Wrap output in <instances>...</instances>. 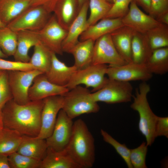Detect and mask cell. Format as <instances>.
Here are the masks:
<instances>
[{
    "label": "cell",
    "mask_w": 168,
    "mask_h": 168,
    "mask_svg": "<svg viewBox=\"0 0 168 168\" xmlns=\"http://www.w3.org/2000/svg\"><path fill=\"white\" fill-rule=\"evenodd\" d=\"M44 100L30 101L21 105L12 99L2 108L4 127L22 135L36 137L40 129Z\"/></svg>",
    "instance_id": "1"
},
{
    "label": "cell",
    "mask_w": 168,
    "mask_h": 168,
    "mask_svg": "<svg viewBox=\"0 0 168 168\" xmlns=\"http://www.w3.org/2000/svg\"><path fill=\"white\" fill-rule=\"evenodd\" d=\"M94 142L85 123L78 119L73 122L72 135L65 150L80 168H90L95 161Z\"/></svg>",
    "instance_id": "2"
},
{
    "label": "cell",
    "mask_w": 168,
    "mask_h": 168,
    "mask_svg": "<svg viewBox=\"0 0 168 168\" xmlns=\"http://www.w3.org/2000/svg\"><path fill=\"white\" fill-rule=\"evenodd\" d=\"M150 90L149 85L143 82L136 89L135 96H133V102L130 105L132 109L138 113L139 129L145 137L148 146H151L156 138L155 129L158 116L152 111L147 99V95Z\"/></svg>",
    "instance_id": "3"
},
{
    "label": "cell",
    "mask_w": 168,
    "mask_h": 168,
    "mask_svg": "<svg viewBox=\"0 0 168 168\" xmlns=\"http://www.w3.org/2000/svg\"><path fill=\"white\" fill-rule=\"evenodd\" d=\"M63 96L62 109L72 119L83 114L97 113L100 110L97 102L92 99L91 93L86 87L77 86Z\"/></svg>",
    "instance_id": "4"
},
{
    "label": "cell",
    "mask_w": 168,
    "mask_h": 168,
    "mask_svg": "<svg viewBox=\"0 0 168 168\" xmlns=\"http://www.w3.org/2000/svg\"><path fill=\"white\" fill-rule=\"evenodd\" d=\"M133 87L129 82L107 78L104 86L99 90L91 93L96 102L113 104L130 102L133 95Z\"/></svg>",
    "instance_id": "5"
},
{
    "label": "cell",
    "mask_w": 168,
    "mask_h": 168,
    "mask_svg": "<svg viewBox=\"0 0 168 168\" xmlns=\"http://www.w3.org/2000/svg\"><path fill=\"white\" fill-rule=\"evenodd\" d=\"M51 13L42 6H31L6 26L16 32L21 30L38 31L46 24Z\"/></svg>",
    "instance_id": "6"
},
{
    "label": "cell",
    "mask_w": 168,
    "mask_h": 168,
    "mask_svg": "<svg viewBox=\"0 0 168 168\" xmlns=\"http://www.w3.org/2000/svg\"><path fill=\"white\" fill-rule=\"evenodd\" d=\"M108 66L106 64H91L80 69H77L66 86L69 90L81 85L86 88L92 87L93 92L100 89L106 82L105 77Z\"/></svg>",
    "instance_id": "7"
},
{
    "label": "cell",
    "mask_w": 168,
    "mask_h": 168,
    "mask_svg": "<svg viewBox=\"0 0 168 168\" xmlns=\"http://www.w3.org/2000/svg\"><path fill=\"white\" fill-rule=\"evenodd\" d=\"M7 72L13 99L19 104L27 103L30 101L29 90L34 79L38 75L44 73L36 69Z\"/></svg>",
    "instance_id": "8"
},
{
    "label": "cell",
    "mask_w": 168,
    "mask_h": 168,
    "mask_svg": "<svg viewBox=\"0 0 168 168\" xmlns=\"http://www.w3.org/2000/svg\"><path fill=\"white\" fill-rule=\"evenodd\" d=\"M73 124L72 119L61 109L51 134L45 139L48 147L56 151L65 150L72 135Z\"/></svg>",
    "instance_id": "9"
},
{
    "label": "cell",
    "mask_w": 168,
    "mask_h": 168,
    "mask_svg": "<svg viewBox=\"0 0 168 168\" xmlns=\"http://www.w3.org/2000/svg\"><path fill=\"white\" fill-rule=\"evenodd\" d=\"M127 63L120 55L112 41L110 34L105 35L95 42L91 64L120 66Z\"/></svg>",
    "instance_id": "10"
},
{
    "label": "cell",
    "mask_w": 168,
    "mask_h": 168,
    "mask_svg": "<svg viewBox=\"0 0 168 168\" xmlns=\"http://www.w3.org/2000/svg\"><path fill=\"white\" fill-rule=\"evenodd\" d=\"M106 74L110 79L129 82L133 81L146 82L152 77L153 74L145 64L131 62L120 66L108 65Z\"/></svg>",
    "instance_id": "11"
},
{
    "label": "cell",
    "mask_w": 168,
    "mask_h": 168,
    "mask_svg": "<svg viewBox=\"0 0 168 168\" xmlns=\"http://www.w3.org/2000/svg\"><path fill=\"white\" fill-rule=\"evenodd\" d=\"M40 42L55 54L62 55V44L68 30L58 22L54 14L40 30L37 31Z\"/></svg>",
    "instance_id": "12"
},
{
    "label": "cell",
    "mask_w": 168,
    "mask_h": 168,
    "mask_svg": "<svg viewBox=\"0 0 168 168\" xmlns=\"http://www.w3.org/2000/svg\"><path fill=\"white\" fill-rule=\"evenodd\" d=\"M43 100L40 129L37 137L46 139L53 132L58 114L62 108L63 97L61 95L54 96Z\"/></svg>",
    "instance_id": "13"
},
{
    "label": "cell",
    "mask_w": 168,
    "mask_h": 168,
    "mask_svg": "<svg viewBox=\"0 0 168 168\" xmlns=\"http://www.w3.org/2000/svg\"><path fill=\"white\" fill-rule=\"evenodd\" d=\"M121 20L124 26L143 34L161 23L141 10L133 0L130 4L128 13Z\"/></svg>",
    "instance_id": "14"
},
{
    "label": "cell",
    "mask_w": 168,
    "mask_h": 168,
    "mask_svg": "<svg viewBox=\"0 0 168 168\" xmlns=\"http://www.w3.org/2000/svg\"><path fill=\"white\" fill-rule=\"evenodd\" d=\"M69 90L66 87L51 82L45 74L43 73L34 79L29 90V98L30 101H34L43 100L54 96H63Z\"/></svg>",
    "instance_id": "15"
},
{
    "label": "cell",
    "mask_w": 168,
    "mask_h": 168,
    "mask_svg": "<svg viewBox=\"0 0 168 168\" xmlns=\"http://www.w3.org/2000/svg\"><path fill=\"white\" fill-rule=\"evenodd\" d=\"M88 8V0L82 6L77 16L68 29L67 35L62 44L63 52L69 53L79 42L80 35L88 27L87 18Z\"/></svg>",
    "instance_id": "16"
},
{
    "label": "cell",
    "mask_w": 168,
    "mask_h": 168,
    "mask_svg": "<svg viewBox=\"0 0 168 168\" xmlns=\"http://www.w3.org/2000/svg\"><path fill=\"white\" fill-rule=\"evenodd\" d=\"M77 70L73 65L67 66L60 60L53 52L51 66L45 74L48 80L56 85L66 87Z\"/></svg>",
    "instance_id": "17"
},
{
    "label": "cell",
    "mask_w": 168,
    "mask_h": 168,
    "mask_svg": "<svg viewBox=\"0 0 168 168\" xmlns=\"http://www.w3.org/2000/svg\"><path fill=\"white\" fill-rule=\"evenodd\" d=\"M135 31L130 28L124 26L110 33L112 41L117 51L127 63L133 62L131 44Z\"/></svg>",
    "instance_id": "18"
},
{
    "label": "cell",
    "mask_w": 168,
    "mask_h": 168,
    "mask_svg": "<svg viewBox=\"0 0 168 168\" xmlns=\"http://www.w3.org/2000/svg\"><path fill=\"white\" fill-rule=\"evenodd\" d=\"M124 26L121 18H103L88 26L80 35V41L91 40L95 41L102 36L110 34Z\"/></svg>",
    "instance_id": "19"
},
{
    "label": "cell",
    "mask_w": 168,
    "mask_h": 168,
    "mask_svg": "<svg viewBox=\"0 0 168 168\" xmlns=\"http://www.w3.org/2000/svg\"><path fill=\"white\" fill-rule=\"evenodd\" d=\"M16 32L17 45L13 55L15 61L29 62L30 49L40 42L38 32L29 30H21Z\"/></svg>",
    "instance_id": "20"
},
{
    "label": "cell",
    "mask_w": 168,
    "mask_h": 168,
    "mask_svg": "<svg viewBox=\"0 0 168 168\" xmlns=\"http://www.w3.org/2000/svg\"><path fill=\"white\" fill-rule=\"evenodd\" d=\"M80 9L77 0H58L53 12L59 23L68 30Z\"/></svg>",
    "instance_id": "21"
},
{
    "label": "cell",
    "mask_w": 168,
    "mask_h": 168,
    "mask_svg": "<svg viewBox=\"0 0 168 168\" xmlns=\"http://www.w3.org/2000/svg\"><path fill=\"white\" fill-rule=\"evenodd\" d=\"M47 148L45 139L23 135L16 152L41 161L45 155Z\"/></svg>",
    "instance_id": "22"
},
{
    "label": "cell",
    "mask_w": 168,
    "mask_h": 168,
    "mask_svg": "<svg viewBox=\"0 0 168 168\" xmlns=\"http://www.w3.org/2000/svg\"><path fill=\"white\" fill-rule=\"evenodd\" d=\"M39 168H80L65 150L56 151L47 148Z\"/></svg>",
    "instance_id": "23"
},
{
    "label": "cell",
    "mask_w": 168,
    "mask_h": 168,
    "mask_svg": "<svg viewBox=\"0 0 168 168\" xmlns=\"http://www.w3.org/2000/svg\"><path fill=\"white\" fill-rule=\"evenodd\" d=\"M31 0H0V18L6 26L31 6Z\"/></svg>",
    "instance_id": "24"
},
{
    "label": "cell",
    "mask_w": 168,
    "mask_h": 168,
    "mask_svg": "<svg viewBox=\"0 0 168 168\" xmlns=\"http://www.w3.org/2000/svg\"><path fill=\"white\" fill-rule=\"evenodd\" d=\"M95 42L91 40L79 41L69 52L74 57V65L77 69L84 68L91 64Z\"/></svg>",
    "instance_id": "25"
},
{
    "label": "cell",
    "mask_w": 168,
    "mask_h": 168,
    "mask_svg": "<svg viewBox=\"0 0 168 168\" xmlns=\"http://www.w3.org/2000/svg\"><path fill=\"white\" fill-rule=\"evenodd\" d=\"M23 135L13 129L3 127L0 130V153L8 156L17 152Z\"/></svg>",
    "instance_id": "26"
},
{
    "label": "cell",
    "mask_w": 168,
    "mask_h": 168,
    "mask_svg": "<svg viewBox=\"0 0 168 168\" xmlns=\"http://www.w3.org/2000/svg\"><path fill=\"white\" fill-rule=\"evenodd\" d=\"M152 53L144 34L135 31L131 44L132 62L137 63L145 64Z\"/></svg>",
    "instance_id": "27"
},
{
    "label": "cell",
    "mask_w": 168,
    "mask_h": 168,
    "mask_svg": "<svg viewBox=\"0 0 168 168\" xmlns=\"http://www.w3.org/2000/svg\"><path fill=\"white\" fill-rule=\"evenodd\" d=\"M144 34L152 52L156 49L168 47V25L160 23Z\"/></svg>",
    "instance_id": "28"
},
{
    "label": "cell",
    "mask_w": 168,
    "mask_h": 168,
    "mask_svg": "<svg viewBox=\"0 0 168 168\" xmlns=\"http://www.w3.org/2000/svg\"><path fill=\"white\" fill-rule=\"evenodd\" d=\"M145 64L152 74L162 75L168 71V47L153 51Z\"/></svg>",
    "instance_id": "29"
},
{
    "label": "cell",
    "mask_w": 168,
    "mask_h": 168,
    "mask_svg": "<svg viewBox=\"0 0 168 168\" xmlns=\"http://www.w3.org/2000/svg\"><path fill=\"white\" fill-rule=\"evenodd\" d=\"M34 47V52L29 63L35 69L46 73L51 66L53 52L40 42Z\"/></svg>",
    "instance_id": "30"
},
{
    "label": "cell",
    "mask_w": 168,
    "mask_h": 168,
    "mask_svg": "<svg viewBox=\"0 0 168 168\" xmlns=\"http://www.w3.org/2000/svg\"><path fill=\"white\" fill-rule=\"evenodd\" d=\"M17 45V34L7 26L0 28V48L7 57L14 55Z\"/></svg>",
    "instance_id": "31"
},
{
    "label": "cell",
    "mask_w": 168,
    "mask_h": 168,
    "mask_svg": "<svg viewBox=\"0 0 168 168\" xmlns=\"http://www.w3.org/2000/svg\"><path fill=\"white\" fill-rule=\"evenodd\" d=\"M90 14L87 19L88 26L103 19L111 8L113 3L105 0H88Z\"/></svg>",
    "instance_id": "32"
},
{
    "label": "cell",
    "mask_w": 168,
    "mask_h": 168,
    "mask_svg": "<svg viewBox=\"0 0 168 168\" xmlns=\"http://www.w3.org/2000/svg\"><path fill=\"white\" fill-rule=\"evenodd\" d=\"M11 168H39L41 161L17 152L8 156Z\"/></svg>",
    "instance_id": "33"
},
{
    "label": "cell",
    "mask_w": 168,
    "mask_h": 168,
    "mask_svg": "<svg viewBox=\"0 0 168 168\" xmlns=\"http://www.w3.org/2000/svg\"><path fill=\"white\" fill-rule=\"evenodd\" d=\"M100 133L103 140L111 145L126 163L128 168H133L129 158L130 149L125 144H122L114 139L107 132L102 129Z\"/></svg>",
    "instance_id": "34"
},
{
    "label": "cell",
    "mask_w": 168,
    "mask_h": 168,
    "mask_svg": "<svg viewBox=\"0 0 168 168\" xmlns=\"http://www.w3.org/2000/svg\"><path fill=\"white\" fill-rule=\"evenodd\" d=\"M148 146L143 142L137 147L130 149L129 158L133 168H147L145 160Z\"/></svg>",
    "instance_id": "35"
},
{
    "label": "cell",
    "mask_w": 168,
    "mask_h": 168,
    "mask_svg": "<svg viewBox=\"0 0 168 168\" xmlns=\"http://www.w3.org/2000/svg\"><path fill=\"white\" fill-rule=\"evenodd\" d=\"M133 0H114L110 10L103 18H123L128 11L130 4Z\"/></svg>",
    "instance_id": "36"
},
{
    "label": "cell",
    "mask_w": 168,
    "mask_h": 168,
    "mask_svg": "<svg viewBox=\"0 0 168 168\" xmlns=\"http://www.w3.org/2000/svg\"><path fill=\"white\" fill-rule=\"evenodd\" d=\"M35 69L29 62L10 61L0 58V70L7 71H27Z\"/></svg>",
    "instance_id": "37"
},
{
    "label": "cell",
    "mask_w": 168,
    "mask_h": 168,
    "mask_svg": "<svg viewBox=\"0 0 168 168\" xmlns=\"http://www.w3.org/2000/svg\"><path fill=\"white\" fill-rule=\"evenodd\" d=\"M12 98L7 72L4 71L0 76V107L2 108L7 101Z\"/></svg>",
    "instance_id": "38"
},
{
    "label": "cell",
    "mask_w": 168,
    "mask_h": 168,
    "mask_svg": "<svg viewBox=\"0 0 168 168\" xmlns=\"http://www.w3.org/2000/svg\"><path fill=\"white\" fill-rule=\"evenodd\" d=\"M168 12V0H151L149 15L156 19L160 15Z\"/></svg>",
    "instance_id": "39"
},
{
    "label": "cell",
    "mask_w": 168,
    "mask_h": 168,
    "mask_svg": "<svg viewBox=\"0 0 168 168\" xmlns=\"http://www.w3.org/2000/svg\"><path fill=\"white\" fill-rule=\"evenodd\" d=\"M155 137L168 138V117L157 116L155 129Z\"/></svg>",
    "instance_id": "40"
},
{
    "label": "cell",
    "mask_w": 168,
    "mask_h": 168,
    "mask_svg": "<svg viewBox=\"0 0 168 168\" xmlns=\"http://www.w3.org/2000/svg\"><path fill=\"white\" fill-rule=\"evenodd\" d=\"M58 0H31V6H41L44 7L49 12H53Z\"/></svg>",
    "instance_id": "41"
},
{
    "label": "cell",
    "mask_w": 168,
    "mask_h": 168,
    "mask_svg": "<svg viewBox=\"0 0 168 168\" xmlns=\"http://www.w3.org/2000/svg\"><path fill=\"white\" fill-rule=\"evenodd\" d=\"M137 5L140 6L147 12L148 13L151 4V0H133Z\"/></svg>",
    "instance_id": "42"
},
{
    "label": "cell",
    "mask_w": 168,
    "mask_h": 168,
    "mask_svg": "<svg viewBox=\"0 0 168 168\" xmlns=\"http://www.w3.org/2000/svg\"><path fill=\"white\" fill-rule=\"evenodd\" d=\"M0 168H11L8 156L0 153Z\"/></svg>",
    "instance_id": "43"
},
{
    "label": "cell",
    "mask_w": 168,
    "mask_h": 168,
    "mask_svg": "<svg viewBox=\"0 0 168 168\" xmlns=\"http://www.w3.org/2000/svg\"><path fill=\"white\" fill-rule=\"evenodd\" d=\"M156 19L161 23L168 25V12L160 15Z\"/></svg>",
    "instance_id": "44"
},
{
    "label": "cell",
    "mask_w": 168,
    "mask_h": 168,
    "mask_svg": "<svg viewBox=\"0 0 168 168\" xmlns=\"http://www.w3.org/2000/svg\"><path fill=\"white\" fill-rule=\"evenodd\" d=\"M2 107H0V130L4 127L2 114Z\"/></svg>",
    "instance_id": "45"
},
{
    "label": "cell",
    "mask_w": 168,
    "mask_h": 168,
    "mask_svg": "<svg viewBox=\"0 0 168 168\" xmlns=\"http://www.w3.org/2000/svg\"><path fill=\"white\" fill-rule=\"evenodd\" d=\"M87 0H77L78 3L79 7L80 9L84 3Z\"/></svg>",
    "instance_id": "46"
},
{
    "label": "cell",
    "mask_w": 168,
    "mask_h": 168,
    "mask_svg": "<svg viewBox=\"0 0 168 168\" xmlns=\"http://www.w3.org/2000/svg\"><path fill=\"white\" fill-rule=\"evenodd\" d=\"M7 57H8L2 52L0 48V58H6Z\"/></svg>",
    "instance_id": "47"
},
{
    "label": "cell",
    "mask_w": 168,
    "mask_h": 168,
    "mask_svg": "<svg viewBox=\"0 0 168 168\" xmlns=\"http://www.w3.org/2000/svg\"><path fill=\"white\" fill-rule=\"evenodd\" d=\"M6 26L3 23L0 18V28L4 27Z\"/></svg>",
    "instance_id": "48"
},
{
    "label": "cell",
    "mask_w": 168,
    "mask_h": 168,
    "mask_svg": "<svg viewBox=\"0 0 168 168\" xmlns=\"http://www.w3.org/2000/svg\"><path fill=\"white\" fill-rule=\"evenodd\" d=\"M106 1L111 3H113L114 2V0H105Z\"/></svg>",
    "instance_id": "49"
},
{
    "label": "cell",
    "mask_w": 168,
    "mask_h": 168,
    "mask_svg": "<svg viewBox=\"0 0 168 168\" xmlns=\"http://www.w3.org/2000/svg\"><path fill=\"white\" fill-rule=\"evenodd\" d=\"M4 71L2 70H0V76L1 75L2 72Z\"/></svg>",
    "instance_id": "50"
}]
</instances>
